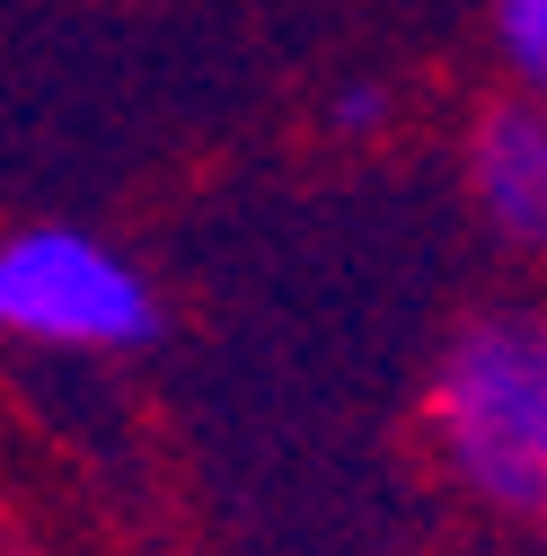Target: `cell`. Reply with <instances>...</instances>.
Returning a JSON list of instances; mask_svg holds the SVG:
<instances>
[{
	"label": "cell",
	"instance_id": "cell-1",
	"mask_svg": "<svg viewBox=\"0 0 547 556\" xmlns=\"http://www.w3.org/2000/svg\"><path fill=\"white\" fill-rule=\"evenodd\" d=\"M433 442L495 513H547V318H468L433 363Z\"/></svg>",
	"mask_w": 547,
	"mask_h": 556
},
{
	"label": "cell",
	"instance_id": "cell-2",
	"mask_svg": "<svg viewBox=\"0 0 547 556\" xmlns=\"http://www.w3.org/2000/svg\"><path fill=\"white\" fill-rule=\"evenodd\" d=\"M0 336L44 354H132L160 336V292L115 239L27 222L0 239Z\"/></svg>",
	"mask_w": 547,
	"mask_h": 556
},
{
	"label": "cell",
	"instance_id": "cell-3",
	"mask_svg": "<svg viewBox=\"0 0 547 556\" xmlns=\"http://www.w3.org/2000/svg\"><path fill=\"white\" fill-rule=\"evenodd\" d=\"M468 194L504 248L547 256V98L512 89L468 132Z\"/></svg>",
	"mask_w": 547,
	"mask_h": 556
},
{
	"label": "cell",
	"instance_id": "cell-4",
	"mask_svg": "<svg viewBox=\"0 0 547 556\" xmlns=\"http://www.w3.org/2000/svg\"><path fill=\"white\" fill-rule=\"evenodd\" d=\"M495 53L530 98H547V0H495Z\"/></svg>",
	"mask_w": 547,
	"mask_h": 556
},
{
	"label": "cell",
	"instance_id": "cell-5",
	"mask_svg": "<svg viewBox=\"0 0 547 556\" xmlns=\"http://www.w3.org/2000/svg\"><path fill=\"white\" fill-rule=\"evenodd\" d=\"M389 106H397L389 80H335V89H327V124H335V132H354V142L389 124Z\"/></svg>",
	"mask_w": 547,
	"mask_h": 556
}]
</instances>
